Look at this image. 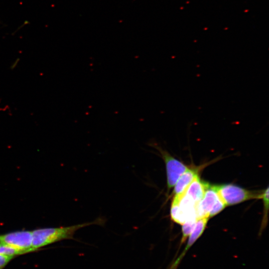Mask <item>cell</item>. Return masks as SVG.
Wrapping results in <instances>:
<instances>
[{"label": "cell", "instance_id": "1", "mask_svg": "<svg viewBox=\"0 0 269 269\" xmlns=\"http://www.w3.org/2000/svg\"><path fill=\"white\" fill-rule=\"evenodd\" d=\"M105 220L98 218L94 221L67 227L40 228L32 231V248L36 251L40 248L60 241L73 239L78 230L92 225H103Z\"/></svg>", "mask_w": 269, "mask_h": 269}, {"label": "cell", "instance_id": "2", "mask_svg": "<svg viewBox=\"0 0 269 269\" xmlns=\"http://www.w3.org/2000/svg\"><path fill=\"white\" fill-rule=\"evenodd\" d=\"M215 186L219 196L226 206L237 204L251 199L262 198L264 193L248 191L232 184Z\"/></svg>", "mask_w": 269, "mask_h": 269}, {"label": "cell", "instance_id": "5", "mask_svg": "<svg viewBox=\"0 0 269 269\" xmlns=\"http://www.w3.org/2000/svg\"><path fill=\"white\" fill-rule=\"evenodd\" d=\"M219 198L215 185H208L203 199L196 205L197 218L209 217V213Z\"/></svg>", "mask_w": 269, "mask_h": 269}, {"label": "cell", "instance_id": "10", "mask_svg": "<svg viewBox=\"0 0 269 269\" xmlns=\"http://www.w3.org/2000/svg\"><path fill=\"white\" fill-rule=\"evenodd\" d=\"M197 220H191L184 222L182 225V236L180 245L184 243L187 237L192 232Z\"/></svg>", "mask_w": 269, "mask_h": 269}, {"label": "cell", "instance_id": "12", "mask_svg": "<svg viewBox=\"0 0 269 269\" xmlns=\"http://www.w3.org/2000/svg\"><path fill=\"white\" fill-rule=\"evenodd\" d=\"M14 257L0 255V269L4 268Z\"/></svg>", "mask_w": 269, "mask_h": 269}, {"label": "cell", "instance_id": "8", "mask_svg": "<svg viewBox=\"0 0 269 269\" xmlns=\"http://www.w3.org/2000/svg\"><path fill=\"white\" fill-rule=\"evenodd\" d=\"M197 174L196 169L188 168L181 175L174 185L173 190L174 195H178L184 196L189 184Z\"/></svg>", "mask_w": 269, "mask_h": 269}, {"label": "cell", "instance_id": "7", "mask_svg": "<svg viewBox=\"0 0 269 269\" xmlns=\"http://www.w3.org/2000/svg\"><path fill=\"white\" fill-rule=\"evenodd\" d=\"M208 185L203 182L197 174L188 187L185 195L197 204L203 199Z\"/></svg>", "mask_w": 269, "mask_h": 269}, {"label": "cell", "instance_id": "6", "mask_svg": "<svg viewBox=\"0 0 269 269\" xmlns=\"http://www.w3.org/2000/svg\"><path fill=\"white\" fill-rule=\"evenodd\" d=\"M209 218L202 217L197 219L195 226L190 234L186 246L181 254L171 264L168 269H177L181 260L189 248L201 236L207 225Z\"/></svg>", "mask_w": 269, "mask_h": 269}, {"label": "cell", "instance_id": "3", "mask_svg": "<svg viewBox=\"0 0 269 269\" xmlns=\"http://www.w3.org/2000/svg\"><path fill=\"white\" fill-rule=\"evenodd\" d=\"M0 245L21 250L27 253L36 251L32 248V231L22 230L0 234Z\"/></svg>", "mask_w": 269, "mask_h": 269}, {"label": "cell", "instance_id": "9", "mask_svg": "<svg viewBox=\"0 0 269 269\" xmlns=\"http://www.w3.org/2000/svg\"><path fill=\"white\" fill-rule=\"evenodd\" d=\"M27 254L23 250L10 246L0 245V255L15 257L19 255Z\"/></svg>", "mask_w": 269, "mask_h": 269}, {"label": "cell", "instance_id": "4", "mask_svg": "<svg viewBox=\"0 0 269 269\" xmlns=\"http://www.w3.org/2000/svg\"><path fill=\"white\" fill-rule=\"evenodd\" d=\"M154 147L160 152L165 162L167 188L170 189L174 186L179 177L187 170L188 167L160 146L156 144L154 145Z\"/></svg>", "mask_w": 269, "mask_h": 269}, {"label": "cell", "instance_id": "11", "mask_svg": "<svg viewBox=\"0 0 269 269\" xmlns=\"http://www.w3.org/2000/svg\"><path fill=\"white\" fill-rule=\"evenodd\" d=\"M226 205L219 195V198L214 204L209 213V217H213L223 210Z\"/></svg>", "mask_w": 269, "mask_h": 269}]
</instances>
